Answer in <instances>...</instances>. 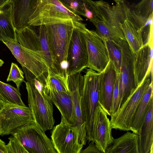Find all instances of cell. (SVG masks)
<instances>
[{"instance_id":"5","label":"cell","mask_w":153,"mask_h":153,"mask_svg":"<svg viewBox=\"0 0 153 153\" xmlns=\"http://www.w3.org/2000/svg\"><path fill=\"white\" fill-rule=\"evenodd\" d=\"M33 80L25 82L28 106L35 124L45 132L51 129L55 122L53 103L43 88L39 90L36 88Z\"/></svg>"},{"instance_id":"31","label":"cell","mask_w":153,"mask_h":153,"mask_svg":"<svg viewBox=\"0 0 153 153\" xmlns=\"http://www.w3.org/2000/svg\"><path fill=\"white\" fill-rule=\"evenodd\" d=\"M24 74L17 64L12 62L7 81H12L16 84L17 88L19 89L21 84L25 82Z\"/></svg>"},{"instance_id":"37","label":"cell","mask_w":153,"mask_h":153,"mask_svg":"<svg viewBox=\"0 0 153 153\" xmlns=\"http://www.w3.org/2000/svg\"><path fill=\"white\" fill-rule=\"evenodd\" d=\"M5 103L1 100L0 99V112L3 108Z\"/></svg>"},{"instance_id":"22","label":"cell","mask_w":153,"mask_h":153,"mask_svg":"<svg viewBox=\"0 0 153 153\" xmlns=\"http://www.w3.org/2000/svg\"><path fill=\"white\" fill-rule=\"evenodd\" d=\"M139 135L128 131L120 137L113 139L105 153H140Z\"/></svg>"},{"instance_id":"1","label":"cell","mask_w":153,"mask_h":153,"mask_svg":"<svg viewBox=\"0 0 153 153\" xmlns=\"http://www.w3.org/2000/svg\"><path fill=\"white\" fill-rule=\"evenodd\" d=\"M16 32L17 42H3L21 65L27 81L36 78L45 86L49 71L41 51L38 35L30 26Z\"/></svg>"},{"instance_id":"30","label":"cell","mask_w":153,"mask_h":153,"mask_svg":"<svg viewBox=\"0 0 153 153\" xmlns=\"http://www.w3.org/2000/svg\"><path fill=\"white\" fill-rule=\"evenodd\" d=\"M45 86L61 91H69L67 80L49 72L48 79Z\"/></svg>"},{"instance_id":"17","label":"cell","mask_w":153,"mask_h":153,"mask_svg":"<svg viewBox=\"0 0 153 153\" xmlns=\"http://www.w3.org/2000/svg\"><path fill=\"white\" fill-rule=\"evenodd\" d=\"M120 24L126 41L134 54L144 45L142 33L143 27L141 26L128 7L126 17Z\"/></svg>"},{"instance_id":"4","label":"cell","mask_w":153,"mask_h":153,"mask_svg":"<svg viewBox=\"0 0 153 153\" xmlns=\"http://www.w3.org/2000/svg\"><path fill=\"white\" fill-rule=\"evenodd\" d=\"M99 73L87 69L83 76V83L80 89L81 108L85 125L86 139L94 143V124L95 109L98 104Z\"/></svg>"},{"instance_id":"33","label":"cell","mask_w":153,"mask_h":153,"mask_svg":"<svg viewBox=\"0 0 153 153\" xmlns=\"http://www.w3.org/2000/svg\"><path fill=\"white\" fill-rule=\"evenodd\" d=\"M119 108V74L117 73L113 94L111 115L118 111Z\"/></svg>"},{"instance_id":"18","label":"cell","mask_w":153,"mask_h":153,"mask_svg":"<svg viewBox=\"0 0 153 153\" xmlns=\"http://www.w3.org/2000/svg\"><path fill=\"white\" fill-rule=\"evenodd\" d=\"M43 91L57 108L61 116L70 124L76 125V116L69 91H58L46 86H44Z\"/></svg>"},{"instance_id":"41","label":"cell","mask_w":153,"mask_h":153,"mask_svg":"<svg viewBox=\"0 0 153 153\" xmlns=\"http://www.w3.org/2000/svg\"></svg>"},{"instance_id":"2","label":"cell","mask_w":153,"mask_h":153,"mask_svg":"<svg viewBox=\"0 0 153 153\" xmlns=\"http://www.w3.org/2000/svg\"><path fill=\"white\" fill-rule=\"evenodd\" d=\"M128 7L124 2L112 6L103 0H92L89 9L93 16L89 21L100 37L118 43L121 40H126L120 24L126 17Z\"/></svg>"},{"instance_id":"32","label":"cell","mask_w":153,"mask_h":153,"mask_svg":"<svg viewBox=\"0 0 153 153\" xmlns=\"http://www.w3.org/2000/svg\"><path fill=\"white\" fill-rule=\"evenodd\" d=\"M8 138L9 141L6 145L7 153H28L16 137L13 136Z\"/></svg>"},{"instance_id":"21","label":"cell","mask_w":153,"mask_h":153,"mask_svg":"<svg viewBox=\"0 0 153 153\" xmlns=\"http://www.w3.org/2000/svg\"><path fill=\"white\" fill-rule=\"evenodd\" d=\"M153 99L150 102L145 118L139 130L140 153L153 152Z\"/></svg>"},{"instance_id":"9","label":"cell","mask_w":153,"mask_h":153,"mask_svg":"<svg viewBox=\"0 0 153 153\" xmlns=\"http://www.w3.org/2000/svg\"><path fill=\"white\" fill-rule=\"evenodd\" d=\"M21 142L28 153H56L51 140L35 123L19 127L11 134Z\"/></svg>"},{"instance_id":"34","label":"cell","mask_w":153,"mask_h":153,"mask_svg":"<svg viewBox=\"0 0 153 153\" xmlns=\"http://www.w3.org/2000/svg\"><path fill=\"white\" fill-rule=\"evenodd\" d=\"M80 153H101L96 146L95 143L91 141L88 146L85 149L82 150Z\"/></svg>"},{"instance_id":"26","label":"cell","mask_w":153,"mask_h":153,"mask_svg":"<svg viewBox=\"0 0 153 153\" xmlns=\"http://www.w3.org/2000/svg\"><path fill=\"white\" fill-rule=\"evenodd\" d=\"M39 26L38 36L41 51L49 68V72L54 74V61L48 42L46 27L44 25Z\"/></svg>"},{"instance_id":"15","label":"cell","mask_w":153,"mask_h":153,"mask_svg":"<svg viewBox=\"0 0 153 153\" xmlns=\"http://www.w3.org/2000/svg\"><path fill=\"white\" fill-rule=\"evenodd\" d=\"M84 77L81 73L68 76V88L73 101L76 116V125L78 128L80 142L83 145L87 141L85 123L84 122L81 108L80 89L83 83Z\"/></svg>"},{"instance_id":"35","label":"cell","mask_w":153,"mask_h":153,"mask_svg":"<svg viewBox=\"0 0 153 153\" xmlns=\"http://www.w3.org/2000/svg\"><path fill=\"white\" fill-rule=\"evenodd\" d=\"M5 143L0 138V153H7Z\"/></svg>"},{"instance_id":"28","label":"cell","mask_w":153,"mask_h":153,"mask_svg":"<svg viewBox=\"0 0 153 153\" xmlns=\"http://www.w3.org/2000/svg\"><path fill=\"white\" fill-rule=\"evenodd\" d=\"M107 51L109 60L113 64L117 74H119L122 61V51L119 43L106 38H102Z\"/></svg>"},{"instance_id":"29","label":"cell","mask_w":153,"mask_h":153,"mask_svg":"<svg viewBox=\"0 0 153 153\" xmlns=\"http://www.w3.org/2000/svg\"><path fill=\"white\" fill-rule=\"evenodd\" d=\"M76 14L86 17L85 12L89 10L91 0H59Z\"/></svg>"},{"instance_id":"27","label":"cell","mask_w":153,"mask_h":153,"mask_svg":"<svg viewBox=\"0 0 153 153\" xmlns=\"http://www.w3.org/2000/svg\"><path fill=\"white\" fill-rule=\"evenodd\" d=\"M153 0H141L131 11L142 27H144L148 20L153 16Z\"/></svg>"},{"instance_id":"36","label":"cell","mask_w":153,"mask_h":153,"mask_svg":"<svg viewBox=\"0 0 153 153\" xmlns=\"http://www.w3.org/2000/svg\"><path fill=\"white\" fill-rule=\"evenodd\" d=\"M10 0H0V10L6 5L8 4Z\"/></svg>"},{"instance_id":"16","label":"cell","mask_w":153,"mask_h":153,"mask_svg":"<svg viewBox=\"0 0 153 153\" xmlns=\"http://www.w3.org/2000/svg\"><path fill=\"white\" fill-rule=\"evenodd\" d=\"M111 129L108 115L98 102L94 114V138L96 146L101 153H105L114 139Z\"/></svg>"},{"instance_id":"12","label":"cell","mask_w":153,"mask_h":153,"mask_svg":"<svg viewBox=\"0 0 153 153\" xmlns=\"http://www.w3.org/2000/svg\"><path fill=\"white\" fill-rule=\"evenodd\" d=\"M122 51V61L119 74V107L126 101L131 91L137 87L134 68V55L126 40L118 43Z\"/></svg>"},{"instance_id":"8","label":"cell","mask_w":153,"mask_h":153,"mask_svg":"<svg viewBox=\"0 0 153 153\" xmlns=\"http://www.w3.org/2000/svg\"><path fill=\"white\" fill-rule=\"evenodd\" d=\"M73 30L67 54L68 75L81 73L87 68L88 56L84 34L85 24L73 20Z\"/></svg>"},{"instance_id":"6","label":"cell","mask_w":153,"mask_h":153,"mask_svg":"<svg viewBox=\"0 0 153 153\" xmlns=\"http://www.w3.org/2000/svg\"><path fill=\"white\" fill-rule=\"evenodd\" d=\"M65 19L83 21L59 0H37L28 25L39 26Z\"/></svg>"},{"instance_id":"23","label":"cell","mask_w":153,"mask_h":153,"mask_svg":"<svg viewBox=\"0 0 153 153\" xmlns=\"http://www.w3.org/2000/svg\"><path fill=\"white\" fill-rule=\"evenodd\" d=\"M153 82L146 89L140 100L133 119L131 131L138 134L140 128L148 111L151 100L153 99Z\"/></svg>"},{"instance_id":"40","label":"cell","mask_w":153,"mask_h":153,"mask_svg":"<svg viewBox=\"0 0 153 153\" xmlns=\"http://www.w3.org/2000/svg\"><path fill=\"white\" fill-rule=\"evenodd\" d=\"M1 135V128H0V136Z\"/></svg>"},{"instance_id":"14","label":"cell","mask_w":153,"mask_h":153,"mask_svg":"<svg viewBox=\"0 0 153 153\" xmlns=\"http://www.w3.org/2000/svg\"><path fill=\"white\" fill-rule=\"evenodd\" d=\"M117 72L109 60L106 68L99 73L98 102L108 115H111L113 94Z\"/></svg>"},{"instance_id":"20","label":"cell","mask_w":153,"mask_h":153,"mask_svg":"<svg viewBox=\"0 0 153 153\" xmlns=\"http://www.w3.org/2000/svg\"><path fill=\"white\" fill-rule=\"evenodd\" d=\"M37 0H10L13 23L16 31L28 26L30 17L33 13Z\"/></svg>"},{"instance_id":"10","label":"cell","mask_w":153,"mask_h":153,"mask_svg":"<svg viewBox=\"0 0 153 153\" xmlns=\"http://www.w3.org/2000/svg\"><path fill=\"white\" fill-rule=\"evenodd\" d=\"M51 137L58 153H80L83 147L77 126L68 123L62 116L60 123L53 128Z\"/></svg>"},{"instance_id":"19","label":"cell","mask_w":153,"mask_h":153,"mask_svg":"<svg viewBox=\"0 0 153 153\" xmlns=\"http://www.w3.org/2000/svg\"><path fill=\"white\" fill-rule=\"evenodd\" d=\"M134 55V72L137 87L143 81L152 65V43L149 42L144 45Z\"/></svg>"},{"instance_id":"39","label":"cell","mask_w":153,"mask_h":153,"mask_svg":"<svg viewBox=\"0 0 153 153\" xmlns=\"http://www.w3.org/2000/svg\"><path fill=\"white\" fill-rule=\"evenodd\" d=\"M4 63V62L2 60L0 59V67L3 65Z\"/></svg>"},{"instance_id":"25","label":"cell","mask_w":153,"mask_h":153,"mask_svg":"<svg viewBox=\"0 0 153 153\" xmlns=\"http://www.w3.org/2000/svg\"><path fill=\"white\" fill-rule=\"evenodd\" d=\"M21 96L19 89L0 81V99L5 103L25 106Z\"/></svg>"},{"instance_id":"13","label":"cell","mask_w":153,"mask_h":153,"mask_svg":"<svg viewBox=\"0 0 153 153\" xmlns=\"http://www.w3.org/2000/svg\"><path fill=\"white\" fill-rule=\"evenodd\" d=\"M84 34L88 56L87 68L100 73L109 61L106 48L102 39L96 31L89 30L86 26Z\"/></svg>"},{"instance_id":"38","label":"cell","mask_w":153,"mask_h":153,"mask_svg":"<svg viewBox=\"0 0 153 153\" xmlns=\"http://www.w3.org/2000/svg\"><path fill=\"white\" fill-rule=\"evenodd\" d=\"M116 3H122L124 2L125 0H113Z\"/></svg>"},{"instance_id":"3","label":"cell","mask_w":153,"mask_h":153,"mask_svg":"<svg viewBox=\"0 0 153 153\" xmlns=\"http://www.w3.org/2000/svg\"><path fill=\"white\" fill-rule=\"evenodd\" d=\"M72 19H65L45 25L54 61V75L67 79L68 48L74 25Z\"/></svg>"},{"instance_id":"7","label":"cell","mask_w":153,"mask_h":153,"mask_svg":"<svg viewBox=\"0 0 153 153\" xmlns=\"http://www.w3.org/2000/svg\"><path fill=\"white\" fill-rule=\"evenodd\" d=\"M152 70L148 72L141 83L132 90L126 101L118 111L111 116L112 129L131 131L132 121L143 94L152 81Z\"/></svg>"},{"instance_id":"11","label":"cell","mask_w":153,"mask_h":153,"mask_svg":"<svg viewBox=\"0 0 153 153\" xmlns=\"http://www.w3.org/2000/svg\"><path fill=\"white\" fill-rule=\"evenodd\" d=\"M35 123L31 110L26 106L5 103L0 112L1 135H8L17 128Z\"/></svg>"},{"instance_id":"24","label":"cell","mask_w":153,"mask_h":153,"mask_svg":"<svg viewBox=\"0 0 153 153\" xmlns=\"http://www.w3.org/2000/svg\"><path fill=\"white\" fill-rule=\"evenodd\" d=\"M0 41L17 42L16 33L14 26L11 6L0 10Z\"/></svg>"}]
</instances>
